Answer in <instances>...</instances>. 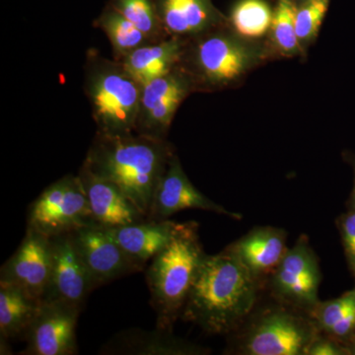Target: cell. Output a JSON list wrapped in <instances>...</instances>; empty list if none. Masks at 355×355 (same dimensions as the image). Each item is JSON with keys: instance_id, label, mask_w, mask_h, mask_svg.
<instances>
[{"instance_id": "cell-12", "label": "cell", "mask_w": 355, "mask_h": 355, "mask_svg": "<svg viewBox=\"0 0 355 355\" xmlns=\"http://www.w3.org/2000/svg\"><path fill=\"white\" fill-rule=\"evenodd\" d=\"M186 209L207 210L238 220L242 218L241 214L229 211L200 193L184 174L179 159L172 155L154 193L146 219L166 220Z\"/></svg>"}, {"instance_id": "cell-19", "label": "cell", "mask_w": 355, "mask_h": 355, "mask_svg": "<svg viewBox=\"0 0 355 355\" xmlns=\"http://www.w3.org/2000/svg\"><path fill=\"white\" fill-rule=\"evenodd\" d=\"M40 304L20 287L0 282V338L24 340Z\"/></svg>"}, {"instance_id": "cell-16", "label": "cell", "mask_w": 355, "mask_h": 355, "mask_svg": "<svg viewBox=\"0 0 355 355\" xmlns=\"http://www.w3.org/2000/svg\"><path fill=\"white\" fill-rule=\"evenodd\" d=\"M180 223L166 220H146L116 228H106L109 235L140 266H146L169 245Z\"/></svg>"}, {"instance_id": "cell-30", "label": "cell", "mask_w": 355, "mask_h": 355, "mask_svg": "<svg viewBox=\"0 0 355 355\" xmlns=\"http://www.w3.org/2000/svg\"><path fill=\"white\" fill-rule=\"evenodd\" d=\"M345 347H347L349 355H355V335L354 336V338H352V340L345 345Z\"/></svg>"}, {"instance_id": "cell-10", "label": "cell", "mask_w": 355, "mask_h": 355, "mask_svg": "<svg viewBox=\"0 0 355 355\" xmlns=\"http://www.w3.org/2000/svg\"><path fill=\"white\" fill-rule=\"evenodd\" d=\"M51 238L27 228L20 246L0 270V282L20 287L33 298L43 301L50 284Z\"/></svg>"}, {"instance_id": "cell-4", "label": "cell", "mask_w": 355, "mask_h": 355, "mask_svg": "<svg viewBox=\"0 0 355 355\" xmlns=\"http://www.w3.org/2000/svg\"><path fill=\"white\" fill-rule=\"evenodd\" d=\"M89 91L101 135H130L137 128L141 86L123 67H107L96 71Z\"/></svg>"}, {"instance_id": "cell-7", "label": "cell", "mask_w": 355, "mask_h": 355, "mask_svg": "<svg viewBox=\"0 0 355 355\" xmlns=\"http://www.w3.org/2000/svg\"><path fill=\"white\" fill-rule=\"evenodd\" d=\"M321 279L316 254L307 238L301 236L272 272V289L282 302L310 313L320 302Z\"/></svg>"}, {"instance_id": "cell-15", "label": "cell", "mask_w": 355, "mask_h": 355, "mask_svg": "<svg viewBox=\"0 0 355 355\" xmlns=\"http://www.w3.org/2000/svg\"><path fill=\"white\" fill-rule=\"evenodd\" d=\"M286 236L284 229L256 227L226 249L259 279L261 275L275 272L279 265L288 250Z\"/></svg>"}, {"instance_id": "cell-29", "label": "cell", "mask_w": 355, "mask_h": 355, "mask_svg": "<svg viewBox=\"0 0 355 355\" xmlns=\"http://www.w3.org/2000/svg\"><path fill=\"white\" fill-rule=\"evenodd\" d=\"M306 355H349L347 347L328 336L318 335L311 343Z\"/></svg>"}, {"instance_id": "cell-27", "label": "cell", "mask_w": 355, "mask_h": 355, "mask_svg": "<svg viewBox=\"0 0 355 355\" xmlns=\"http://www.w3.org/2000/svg\"><path fill=\"white\" fill-rule=\"evenodd\" d=\"M330 0H305L296 11V33L299 41H309L316 36L328 11Z\"/></svg>"}, {"instance_id": "cell-20", "label": "cell", "mask_w": 355, "mask_h": 355, "mask_svg": "<svg viewBox=\"0 0 355 355\" xmlns=\"http://www.w3.org/2000/svg\"><path fill=\"white\" fill-rule=\"evenodd\" d=\"M180 55L177 41L146 44L128 55L123 69L140 86L170 73Z\"/></svg>"}, {"instance_id": "cell-18", "label": "cell", "mask_w": 355, "mask_h": 355, "mask_svg": "<svg viewBox=\"0 0 355 355\" xmlns=\"http://www.w3.org/2000/svg\"><path fill=\"white\" fill-rule=\"evenodd\" d=\"M161 24L178 35L202 31L218 20L211 0H155Z\"/></svg>"}, {"instance_id": "cell-5", "label": "cell", "mask_w": 355, "mask_h": 355, "mask_svg": "<svg viewBox=\"0 0 355 355\" xmlns=\"http://www.w3.org/2000/svg\"><path fill=\"white\" fill-rule=\"evenodd\" d=\"M95 223L79 176H65L50 184L29 207L27 228L49 238L69 234Z\"/></svg>"}, {"instance_id": "cell-8", "label": "cell", "mask_w": 355, "mask_h": 355, "mask_svg": "<svg viewBox=\"0 0 355 355\" xmlns=\"http://www.w3.org/2000/svg\"><path fill=\"white\" fill-rule=\"evenodd\" d=\"M81 310L58 301H41L26 334L21 355L77 354L76 328Z\"/></svg>"}, {"instance_id": "cell-31", "label": "cell", "mask_w": 355, "mask_h": 355, "mask_svg": "<svg viewBox=\"0 0 355 355\" xmlns=\"http://www.w3.org/2000/svg\"><path fill=\"white\" fill-rule=\"evenodd\" d=\"M349 209L354 210L355 211V168H354V190H352V196H350L349 200Z\"/></svg>"}, {"instance_id": "cell-25", "label": "cell", "mask_w": 355, "mask_h": 355, "mask_svg": "<svg viewBox=\"0 0 355 355\" xmlns=\"http://www.w3.org/2000/svg\"><path fill=\"white\" fill-rule=\"evenodd\" d=\"M111 7L137 26L148 38L160 29L155 0H112Z\"/></svg>"}, {"instance_id": "cell-24", "label": "cell", "mask_w": 355, "mask_h": 355, "mask_svg": "<svg viewBox=\"0 0 355 355\" xmlns=\"http://www.w3.org/2000/svg\"><path fill=\"white\" fill-rule=\"evenodd\" d=\"M297 6L293 0H279L273 11L272 27V38L280 51L286 55H293L299 51V41L296 33L295 17Z\"/></svg>"}, {"instance_id": "cell-3", "label": "cell", "mask_w": 355, "mask_h": 355, "mask_svg": "<svg viewBox=\"0 0 355 355\" xmlns=\"http://www.w3.org/2000/svg\"><path fill=\"white\" fill-rule=\"evenodd\" d=\"M205 257L198 224L191 221L180 223L172 241L151 260L146 277L157 328L173 330Z\"/></svg>"}, {"instance_id": "cell-13", "label": "cell", "mask_w": 355, "mask_h": 355, "mask_svg": "<svg viewBox=\"0 0 355 355\" xmlns=\"http://www.w3.org/2000/svg\"><path fill=\"white\" fill-rule=\"evenodd\" d=\"M87 196L93 220L105 228H116L146 220V216L113 182L83 165L78 175Z\"/></svg>"}, {"instance_id": "cell-6", "label": "cell", "mask_w": 355, "mask_h": 355, "mask_svg": "<svg viewBox=\"0 0 355 355\" xmlns=\"http://www.w3.org/2000/svg\"><path fill=\"white\" fill-rule=\"evenodd\" d=\"M320 333L312 318L306 319L289 311H270L252 324L240 343L239 354L306 355Z\"/></svg>"}, {"instance_id": "cell-26", "label": "cell", "mask_w": 355, "mask_h": 355, "mask_svg": "<svg viewBox=\"0 0 355 355\" xmlns=\"http://www.w3.org/2000/svg\"><path fill=\"white\" fill-rule=\"evenodd\" d=\"M355 309V288L345 292L340 297L318 303L311 311V318L322 333L327 334L343 318Z\"/></svg>"}, {"instance_id": "cell-28", "label": "cell", "mask_w": 355, "mask_h": 355, "mask_svg": "<svg viewBox=\"0 0 355 355\" xmlns=\"http://www.w3.org/2000/svg\"><path fill=\"white\" fill-rule=\"evenodd\" d=\"M340 231L343 251L352 275L355 277V211L349 210L338 217L336 221Z\"/></svg>"}, {"instance_id": "cell-2", "label": "cell", "mask_w": 355, "mask_h": 355, "mask_svg": "<svg viewBox=\"0 0 355 355\" xmlns=\"http://www.w3.org/2000/svg\"><path fill=\"white\" fill-rule=\"evenodd\" d=\"M170 147L161 139L132 133H99L84 166L116 184L147 217L156 188L171 159Z\"/></svg>"}, {"instance_id": "cell-22", "label": "cell", "mask_w": 355, "mask_h": 355, "mask_svg": "<svg viewBox=\"0 0 355 355\" xmlns=\"http://www.w3.org/2000/svg\"><path fill=\"white\" fill-rule=\"evenodd\" d=\"M273 12L265 0H240L231 13L235 31L247 38H260L272 27Z\"/></svg>"}, {"instance_id": "cell-23", "label": "cell", "mask_w": 355, "mask_h": 355, "mask_svg": "<svg viewBox=\"0 0 355 355\" xmlns=\"http://www.w3.org/2000/svg\"><path fill=\"white\" fill-rule=\"evenodd\" d=\"M187 86L180 77L171 72L164 76L153 79L141 86L139 120L153 109L173 99H184Z\"/></svg>"}, {"instance_id": "cell-1", "label": "cell", "mask_w": 355, "mask_h": 355, "mask_svg": "<svg viewBox=\"0 0 355 355\" xmlns=\"http://www.w3.org/2000/svg\"><path fill=\"white\" fill-rule=\"evenodd\" d=\"M258 279L225 249L205 257L181 318L210 335H227L253 310Z\"/></svg>"}, {"instance_id": "cell-14", "label": "cell", "mask_w": 355, "mask_h": 355, "mask_svg": "<svg viewBox=\"0 0 355 355\" xmlns=\"http://www.w3.org/2000/svg\"><path fill=\"white\" fill-rule=\"evenodd\" d=\"M209 350L177 338L173 330L128 329L114 335L100 349L106 355H202Z\"/></svg>"}, {"instance_id": "cell-17", "label": "cell", "mask_w": 355, "mask_h": 355, "mask_svg": "<svg viewBox=\"0 0 355 355\" xmlns=\"http://www.w3.org/2000/svg\"><path fill=\"white\" fill-rule=\"evenodd\" d=\"M250 58L246 48L227 37H209L198 46V67L214 83L235 80L246 70Z\"/></svg>"}, {"instance_id": "cell-11", "label": "cell", "mask_w": 355, "mask_h": 355, "mask_svg": "<svg viewBox=\"0 0 355 355\" xmlns=\"http://www.w3.org/2000/svg\"><path fill=\"white\" fill-rule=\"evenodd\" d=\"M51 279L44 300L58 301L83 310L86 298L96 288L94 282L69 233L51 238Z\"/></svg>"}, {"instance_id": "cell-9", "label": "cell", "mask_w": 355, "mask_h": 355, "mask_svg": "<svg viewBox=\"0 0 355 355\" xmlns=\"http://www.w3.org/2000/svg\"><path fill=\"white\" fill-rule=\"evenodd\" d=\"M69 234L96 288L144 270V266L133 261L103 226L91 223Z\"/></svg>"}, {"instance_id": "cell-21", "label": "cell", "mask_w": 355, "mask_h": 355, "mask_svg": "<svg viewBox=\"0 0 355 355\" xmlns=\"http://www.w3.org/2000/svg\"><path fill=\"white\" fill-rule=\"evenodd\" d=\"M98 22L108 36L116 53L125 58L140 46H146V42L149 39L137 26L111 6L105 10Z\"/></svg>"}]
</instances>
